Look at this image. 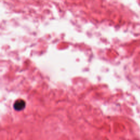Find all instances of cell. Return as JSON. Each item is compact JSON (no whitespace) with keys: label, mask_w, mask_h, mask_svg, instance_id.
Wrapping results in <instances>:
<instances>
[{"label":"cell","mask_w":140,"mask_h":140,"mask_svg":"<svg viewBox=\"0 0 140 140\" xmlns=\"http://www.w3.org/2000/svg\"><path fill=\"white\" fill-rule=\"evenodd\" d=\"M13 106L14 110L18 111H20L24 110L25 107L26 103L23 100L19 99L14 102Z\"/></svg>","instance_id":"1"}]
</instances>
